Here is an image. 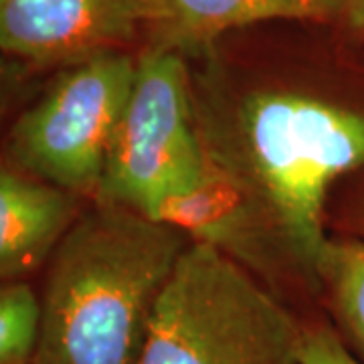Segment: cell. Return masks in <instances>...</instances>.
Wrapping results in <instances>:
<instances>
[{
	"label": "cell",
	"instance_id": "6da1fadb",
	"mask_svg": "<svg viewBox=\"0 0 364 364\" xmlns=\"http://www.w3.org/2000/svg\"><path fill=\"white\" fill-rule=\"evenodd\" d=\"M200 191L168 223L269 286L320 294L330 186L364 168V112L286 87L193 77Z\"/></svg>",
	"mask_w": 364,
	"mask_h": 364
},
{
	"label": "cell",
	"instance_id": "7a4b0ae2",
	"mask_svg": "<svg viewBox=\"0 0 364 364\" xmlns=\"http://www.w3.org/2000/svg\"><path fill=\"white\" fill-rule=\"evenodd\" d=\"M191 241L174 223L90 200L47 263L31 364H136Z\"/></svg>",
	"mask_w": 364,
	"mask_h": 364
},
{
	"label": "cell",
	"instance_id": "3957f363",
	"mask_svg": "<svg viewBox=\"0 0 364 364\" xmlns=\"http://www.w3.org/2000/svg\"><path fill=\"white\" fill-rule=\"evenodd\" d=\"M304 328L247 267L191 241L154 304L136 364H299Z\"/></svg>",
	"mask_w": 364,
	"mask_h": 364
},
{
	"label": "cell",
	"instance_id": "277c9868",
	"mask_svg": "<svg viewBox=\"0 0 364 364\" xmlns=\"http://www.w3.org/2000/svg\"><path fill=\"white\" fill-rule=\"evenodd\" d=\"M203 182L193 73L181 53L146 47L93 200L170 221Z\"/></svg>",
	"mask_w": 364,
	"mask_h": 364
},
{
	"label": "cell",
	"instance_id": "5b68a950",
	"mask_svg": "<svg viewBox=\"0 0 364 364\" xmlns=\"http://www.w3.org/2000/svg\"><path fill=\"white\" fill-rule=\"evenodd\" d=\"M136 57L109 51L63 67L6 136L9 162L39 181L93 200L109 144L128 104Z\"/></svg>",
	"mask_w": 364,
	"mask_h": 364
},
{
	"label": "cell",
	"instance_id": "8992f818",
	"mask_svg": "<svg viewBox=\"0 0 364 364\" xmlns=\"http://www.w3.org/2000/svg\"><path fill=\"white\" fill-rule=\"evenodd\" d=\"M144 18V0H0V53L31 69H63L124 51Z\"/></svg>",
	"mask_w": 364,
	"mask_h": 364
},
{
	"label": "cell",
	"instance_id": "52a82bcc",
	"mask_svg": "<svg viewBox=\"0 0 364 364\" xmlns=\"http://www.w3.org/2000/svg\"><path fill=\"white\" fill-rule=\"evenodd\" d=\"M87 200L0 164V284L47 265Z\"/></svg>",
	"mask_w": 364,
	"mask_h": 364
},
{
	"label": "cell",
	"instance_id": "ba28073f",
	"mask_svg": "<svg viewBox=\"0 0 364 364\" xmlns=\"http://www.w3.org/2000/svg\"><path fill=\"white\" fill-rule=\"evenodd\" d=\"M342 0H144L148 47L186 55L267 21L338 18Z\"/></svg>",
	"mask_w": 364,
	"mask_h": 364
},
{
	"label": "cell",
	"instance_id": "9c48e42d",
	"mask_svg": "<svg viewBox=\"0 0 364 364\" xmlns=\"http://www.w3.org/2000/svg\"><path fill=\"white\" fill-rule=\"evenodd\" d=\"M318 275L336 332L364 364V239H328Z\"/></svg>",
	"mask_w": 364,
	"mask_h": 364
},
{
	"label": "cell",
	"instance_id": "30bf717a",
	"mask_svg": "<svg viewBox=\"0 0 364 364\" xmlns=\"http://www.w3.org/2000/svg\"><path fill=\"white\" fill-rule=\"evenodd\" d=\"M39 316V294L26 282L0 284V364H31Z\"/></svg>",
	"mask_w": 364,
	"mask_h": 364
},
{
	"label": "cell",
	"instance_id": "8fae6325",
	"mask_svg": "<svg viewBox=\"0 0 364 364\" xmlns=\"http://www.w3.org/2000/svg\"><path fill=\"white\" fill-rule=\"evenodd\" d=\"M299 364H360L340 338L332 324H310L304 328Z\"/></svg>",
	"mask_w": 364,
	"mask_h": 364
},
{
	"label": "cell",
	"instance_id": "7c38bea8",
	"mask_svg": "<svg viewBox=\"0 0 364 364\" xmlns=\"http://www.w3.org/2000/svg\"><path fill=\"white\" fill-rule=\"evenodd\" d=\"M35 69L9 59L0 53V130L6 124L13 109L21 104V95L25 91L26 79Z\"/></svg>",
	"mask_w": 364,
	"mask_h": 364
},
{
	"label": "cell",
	"instance_id": "4fadbf2b",
	"mask_svg": "<svg viewBox=\"0 0 364 364\" xmlns=\"http://www.w3.org/2000/svg\"><path fill=\"white\" fill-rule=\"evenodd\" d=\"M340 23L356 39H364V0H342Z\"/></svg>",
	"mask_w": 364,
	"mask_h": 364
}]
</instances>
